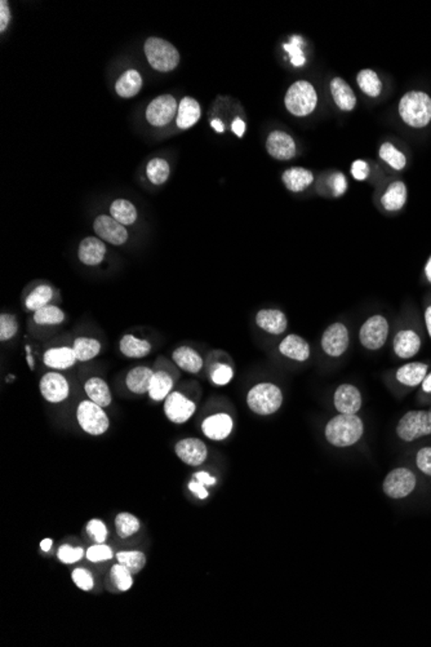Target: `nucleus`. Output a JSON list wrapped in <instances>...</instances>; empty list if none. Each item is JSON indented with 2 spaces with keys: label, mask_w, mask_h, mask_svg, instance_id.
Here are the masks:
<instances>
[{
  "label": "nucleus",
  "mask_w": 431,
  "mask_h": 647,
  "mask_svg": "<svg viewBox=\"0 0 431 647\" xmlns=\"http://www.w3.org/2000/svg\"><path fill=\"white\" fill-rule=\"evenodd\" d=\"M93 229L98 238L114 246H121L128 239V231L124 225L108 215H101L93 222Z\"/></svg>",
  "instance_id": "4468645a"
},
{
  "label": "nucleus",
  "mask_w": 431,
  "mask_h": 647,
  "mask_svg": "<svg viewBox=\"0 0 431 647\" xmlns=\"http://www.w3.org/2000/svg\"><path fill=\"white\" fill-rule=\"evenodd\" d=\"M115 531L120 539L132 538L141 530V521L130 512H120L114 519Z\"/></svg>",
  "instance_id": "e433bc0d"
},
{
  "label": "nucleus",
  "mask_w": 431,
  "mask_h": 647,
  "mask_svg": "<svg viewBox=\"0 0 431 647\" xmlns=\"http://www.w3.org/2000/svg\"><path fill=\"white\" fill-rule=\"evenodd\" d=\"M170 165L161 158L151 159L146 168V174L154 185H163L170 177Z\"/></svg>",
  "instance_id": "c03bdc74"
},
{
  "label": "nucleus",
  "mask_w": 431,
  "mask_h": 647,
  "mask_svg": "<svg viewBox=\"0 0 431 647\" xmlns=\"http://www.w3.org/2000/svg\"><path fill=\"white\" fill-rule=\"evenodd\" d=\"M425 323H426V329H428V333L431 338V305L426 307V311H425Z\"/></svg>",
  "instance_id": "e2e57ef3"
},
{
  "label": "nucleus",
  "mask_w": 431,
  "mask_h": 647,
  "mask_svg": "<svg viewBox=\"0 0 431 647\" xmlns=\"http://www.w3.org/2000/svg\"><path fill=\"white\" fill-rule=\"evenodd\" d=\"M19 332V322L12 314L3 313L0 316V341H8Z\"/></svg>",
  "instance_id": "8fccbe9b"
},
{
  "label": "nucleus",
  "mask_w": 431,
  "mask_h": 647,
  "mask_svg": "<svg viewBox=\"0 0 431 647\" xmlns=\"http://www.w3.org/2000/svg\"><path fill=\"white\" fill-rule=\"evenodd\" d=\"M105 255H106V246L102 239L96 237L84 238L79 244L78 257L80 263L88 266H95L102 263L105 259Z\"/></svg>",
  "instance_id": "6ab92c4d"
},
{
  "label": "nucleus",
  "mask_w": 431,
  "mask_h": 647,
  "mask_svg": "<svg viewBox=\"0 0 431 647\" xmlns=\"http://www.w3.org/2000/svg\"><path fill=\"white\" fill-rule=\"evenodd\" d=\"M76 421L84 433L93 437L105 434L110 428V419L105 408L91 399L82 401L76 407Z\"/></svg>",
  "instance_id": "20e7f679"
},
{
  "label": "nucleus",
  "mask_w": 431,
  "mask_h": 647,
  "mask_svg": "<svg viewBox=\"0 0 431 647\" xmlns=\"http://www.w3.org/2000/svg\"><path fill=\"white\" fill-rule=\"evenodd\" d=\"M65 320V313L58 307L47 305L35 311L34 322L40 326H57Z\"/></svg>",
  "instance_id": "79ce46f5"
},
{
  "label": "nucleus",
  "mask_w": 431,
  "mask_h": 647,
  "mask_svg": "<svg viewBox=\"0 0 431 647\" xmlns=\"http://www.w3.org/2000/svg\"><path fill=\"white\" fill-rule=\"evenodd\" d=\"M369 165L362 159H358L351 165V175L354 176V178L358 181H364L369 176Z\"/></svg>",
  "instance_id": "6e6d98bb"
},
{
  "label": "nucleus",
  "mask_w": 431,
  "mask_h": 647,
  "mask_svg": "<svg viewBox=\"0 0 431 647\" xmlns=\"http://www.w3.org/2000/svg\"><path fill=\"white\" fill-rule=\"evenodd\" d=\"M407 202V187L403 181H394L388 185L381 198V204L386 211H399Z\"/></svg>",
  "instance_id": "7c9ffc66"
},
{
  "label": "nucleus",
  "mask_w": 431,
  "mask_h": 647,
  "mask_svg": "<svg viewBox=\"0 0 431 647\" xmlns=\"http://www.w3.org/2000/svg\"><path fill=\"white\" fill-rule=\"evenodd\" d=\"M268 153L278 161H290L296 153V143L288 133L283 131H272L266 141Z\"/></svg>",
  "instance_id": "dca6fc26"
},
{
  "label": "nucleus",
  "mask_w": 431,
  "mask_h": 647,
  "mask_svg": "<svg viewBox=\"0 0 431 647\" xmlns=\"http://www.w3.org/2000/svg\"><path fill=\"white\" fill-rule=\"evenodd\" d=\"M57 560L64 565H75L86 557V549L83 547H74L69 543L60 545L57 549Z\"/></svg>",
  "instance_id": "a18cd8bd"
},
{
  "label": "nucleus",
  "mask_w": 431,
  "mask_h": 647,
  "mask_svg": "<svg viewBox=\"0 0 431 647\" xmlns=\"http://www.w3.org/2000/svg\"><path fill=\"white\" fill-rule=\"evenodd\" d=\"M378 155L385 163H388L391 168L397 171H401L407 165L406 155L398 150L391 143H382L378 150Z\"/></svg>",
  "instance_id": "37998d69"
},
{
  "label": "nucleus",
  "mask_w": 431,
  "mask_h": 647,
  "mask_svg": "<svg viewBox=\"0 0 431 647\" xmlns=\"http://www.w3.org/2000/svg\"><path fill=\"white\" fill-rule=\"evenodd\" d=\"M141 87H142V77L137 70H133V69L123 73L115 84L117 93L120 97H124V99L136 96L140 92Z\"/></svg>",
  "instance_id": "72a5a7b5"
},
{
  "label": "nucleus",
  "mask_w": 431,
  "mask_h": 647,
  "mask_svg": "<svg viewBox=\"0 0 431 647\" xmlns=\"http://www.w3.org/2000/svg\"><path fill=\"white\" fill-rule=\"evenodd\" d=\"M173 386H174V380L171 373L164 370H158L154 373V376L151 379L149 397L154 402H163L165 401L168 395L172 393Z\"/></svg>",
  "instance_id": "c756f323"
},
{
  "label": "nucleus",
  "mask_w": 431,
  "mask_h": 647,
  "mask_svg": "<svg viewBox=\"0 0 431 647\" xmlns=\"http://www.w3.org/2000/svg\"><path fill=\"white\" fill-rule=\"evenodd\" d=\"M176 113H178V108L174 97L163 95L151 101L146 110V119L151 126L163 127L173 121Z\"/></svg>",
  "instance_id": "f8f14e48"
},
{
  "label": "nucleus",
  "mask_w": 431,
  "mask_h": 647,
  "mask_svg": "<svg viewBox=\"0 0 431 647\" xmlns=\"http://www.w3.org/2000/svg\"><path fill=\"white\" fill-rule=\"evenodd\" d=\"M416 475L407 468H398L388 473L384 481V493L391 499H403L415 490Z\"/></svg>",
  "instance_id": "1a4fd4ad"
},
{
  "label": "nucleus",
  "mask_w": 431,
  "mask_h": 647,
  "mask_svg": "<svg viewBox=\"0 0 431 647\" xmlns=\"http://www.w3.org/2000/svg\"><path fill=\"white\" fill-rule=\"evenodd\" d=\"M399 438L404 442L431 434V411H410L400 419L397 427Z\"/></svg>",
  "instance_id": "0eeeda50"
},
{
  "label": "nucleus",
  "mask_w": 431,
  "mask_h": 647,
  "mask_svg": "<svg viewBox=\"0 0 431 647\" xmlns=\"http://www.w3.org/2000/svg\"><path fill=\"white\" fill-rule=\"evenodd\" d=\"M114 556H115L114 550L106 543H102V544L95 543L86 550V558L92 563L108 562L113 560Z\"/></svg>",
  "instance_id": "49530a36"
},
{
  "label": "nucleus",
  "mask_w": 431,
  "mask_h": 647,
  "mask_svg": "<svg viewBox=\"0 0 431 647\" xmlns=\"http://www.w3.org/2000/svg\"><path fill=\"white\" fill-rule=\"evenodd\" d=\"M174 452L189 467H200L208 458L207 445L202 439L183 438L174 445Z\"/></svg>",
  "instance_id": "ddd939ff"
},
{
  "label": "nucleus",
  "mask_w": 431,
  "mask_h": 647,
  "mask_svg": "<svg viewBox=\"0 0 431 647\" xmlns=\"http://www.w3.org/2000/svg\"><path fill=\"white\" fill-rule=\"evenodd\" d=\"M422 389L426 393H431V373L429 376H426L425 380L422 381Z\"/></svg>",
  "instance_id": "69168bd1"
},
{
  "label": "nucleus",
  "mask_w": 431,
  "mask_h": 647,
  "mask_svg": "<svg viewBox=\"0 0 431 647\" xmlns=\"http://www.w3.org/2000/svg\"><path fill=\"white\" fill-rule=\"evenodd\" d=\"M416 462H417V467H419L421 472L431 475V447L421 449L419 454H417Z\"/></svg>",
  "instance_id": "864d4df0"
},
{
  "label": "nucleus",
  "mask_w": 431,
  "mask_h": 647,
  "mask_svg": "<svg viewBox=\"0 0 431 647\" xmlns=\"http://www.w3.org/2000/svg\"><path fill=\"white\" fill-rule=\"evenodd\" d=\"M84 392H86L88 399L95 402L98 406L106 407L113 403V395L108 388V383L98 376L89 377L84 384Z\"/></svg>",
  "instance_id": "bb28decb"
},
{
  "label": "nucleus",
  "mask_w": 431,
  "mask_h": 647,
  "mask_svg": "<svg viewBox=\"0 0 431 647\" xmlns=\"http://www.w3.org/2000/svg\"><path fill=\"white\" fill-rule=\"evenodd\" d=\"M145 55L151 67L162 73L172 71L180 62L176 47L161 38H149L145 42Z\"/></svg>",
  "instance_id": "423d86ee"
},
{
  "label": "nucleus",
  "mask_w": 431,
  "mask_h": 647,
  "mask_svg": "<svg viewBox=\"0 0 431 647\" xmlns=\"http://www.w3.org/2000/svg\"><path fill=\"white\" fill-rule=\"evenodd\" d=\"M284 104L287 110L296 117H306L312 114L316 104L318 95L312 83L306 80H299L293 83L286 93Z\"/></svg>",
  "instance_id": "39448f33"
},
{
  "label": "nucleus",
  "mask_w": 431,
  "mask_h": 647,
  "mask_svg": "<svg viewBox=\"0 0 431 647\" xmlns=\"http://www.w3.org/2000/svg\"><path fill=\"white\" fill-rule=\"evenodd\" d=\"M356 83L369 97H378L382 92V82L378 77L377 73H375L371 69L362 70L356 77Z\"/></svg>",
  "instance_id": "ea45409f"
},
{
  "label": "nucleus",
  "mask_w": 431,
  "mask_h": 647,
  "mask_svg": "<svg viewBox=\"0 0 431 647\" xmlns=\"http://www.w3.org/2000/svg\"><path fill=\"white\" fill-rule=\"evenodd\" d=\"M154 370L148 366H137L130 370L126 376V385L130 393L137 395H149L151 379L154 376Z\"/></svg>",
  "instance_id": "b1692460"
},
{
  "label": "nucleus",
  "mask_w": 431,
  "mask_h": 647,
  "mask_svg": "<svg viewBox=\"0 0 431 647\" xmlns=\"http://www.w3.org/2000/svg\"><path fill=\"white\" fill-rule=\"evenodd\" d=\"M133 574L127 567L120 565L119 562L114 563L108 571V582L111 584L113 589L119 593L128 592L132 589L135 579Z\"/></svg>",
  "instance_id": "f704fd0d"
},
{
  "label": "nucleus",
  "mask_w": 431,
  "mask_h": 647,
  "mask_svg": "<svg viewBox=\"0 0 431 647\" xmlns=\"http://www.w3.org/2000/svg\"><path fill=\"white\" fill-rule=\"evenodd\" d=\"M234 429L233 417L224 412L207 417L202 423V432L205 437L211 440H224L226 439Z\"/></svg>",
  "instance_id": "a211bd4d"
},
{
  "label": "nucleus",
  "mask_w": 431,
  "mask_h": 647,
  "mask_svg": "<svg viewBox=\"0 0 431 647\" xmlns=\"http://www.w3.org/2000/svg\"><path fill=\"white\" fill-rule=\"evenodd\" d=\"M117 562L127 567L128 570L137 575L146 567L148 558L142 550H120L115 554Z\"/></svg>",
  "instance_id": "4c0bfd02"
},
{
  "label": "nucleus",
  "mask_w": 431,
  "mask_h": 647,
  "mask_svg": "<svg viewBox=\"0 0 431 647\" xmlns=\"http://www.w3.org/2000/svg\"><path fill=\"white\" fill-rule=\"evenodd\" d=\"M233 377L234 370L224 363H217L211 371V380L217 386H225L233 380Z\"/></svg>",
  "instance_id": "3c124183"
},
{
  "label": "nucleus",
  "mask_w": 431,
  "mask_h": 647,
  "mask_svg": "<svg viewBox=\"0 0 431 647\" xmlns=\"http://www.w3.org/2000/svg\"><path fill=\"white\" fill-rule=\"evenodd\" d=\"M428 375V364L420 362L404 364L397 371V380L407 386H417Z\"/></svg>",
  "instance_id": "2f4dec72"
},
{
  "label": "nucleus",
  "mask_w": 431,
  "mask_h": 647,
  "mask_svg": "<svg viewBox=\"0 0 431 647\" xmlns=\"http://www.w3.org/2000/svg\"><path fill=\"white\" fill-rule=\"evenodd\" d=\"M11 20V13H10V7L5 0L0 1V32H4L7 29V25Z\"/></svg>",
  "instance_id": "13d9d810"
},
{
  "label": "nucleus",
  "mask_w": 431,
  "mask_h": 647,
  "mask_svg": "<svg viewBox=\"0 0 431 647\" xmlns=\"http://www.w3.org/2000/svg\"><path fill=\"white\" fill-rule=\"evenodd\" d=\"M329 88H331L334 104L337 105L338 109L351 111L356 108V93L342 78H334L329 83Z\"/></svg>",
  "instance_id": "393cba45"
},
{
  "label": "nucleus",
  "mask_w": 431,
  "mask_h": 647,
  "mask_svg": "<svg viewBox=\"0 0 431 647\" xmlns=\"http://www.w3.org/2000/svg\"><path fill=\"white\" fill-rule=\"evenodd\" d=\"M173 362L177 367L189 373H199L203 368V358L190 346H178L172 353Z\"/></svg>",
  "instance_id": "a878e982"
},
{
  "label": "nucleus",
  "mask_w": 431,
  "mask_h": 647,
  "mask_svg": "<svg viewBox=\"0 0 431 647\" xmlns=\"http://www.w3.org/2000/svg\"><path fill=\"white\" fill-rule=\"evenodd\" d=\"M329 180H331V185L334 189V197H340V196L345 194V191L347 190V181H346L344 174L336 172V174L331 176Z\"/></svg>",
  "instance_id": "5fc2aeb1"
},
{
  "label": "nucleus",
  "mask_w": 431,
  "mask_h": 647,
  "mask_svg": "<svg viewBox=\"0 0 431 647\" xmlns=\"http://www.w3.org/2000/svg\"><path fill=\"white\" fill-rule=\"evenodd\" d=\"M194 478L198 482H200L205 486H213L217 482L216 477H212L209 473L207 472H196L194 474Z\"/></svg>",
  "instance_id": "bf43d9fd"
},
{
  "label": "nucleus",
  "mask_w": 431,
  "mask_h": 647,
  "mask_svg": "<svg viewBox=\"0 0 431 647\" xmlns=\"http://www.w3.org/2000/svg\"><path fill=\"white\" fill-rule=\"evenodd\" d=\"M211 126H212V127H213L216 131L218 132V133H221V132L225 131V127H224V123L220 121V119H213V121H211Z\"/></svg>",
  "instance_id": "0e129e2a"
},
{
  "label": "nucleus",
  "mask_w": 431,
  "mask_h": 647,
  "mask_svg": "<svg viewBox=\"0 0 431 647\" xmlns=\"http://www.w3.org/2000/svg\"><path fill=\"white\" fill-rule=\"evenodd\" d=\"M165 417L177 425L187 423L196 411V405L180 392H172L164 401Z\"/></svg>",
  "instance_id": "9d476101"
},
{
  "label": "nucleus",
  "mask_w": 431,
  "mask_h": 647,
  "mask_svg": "<svg viewBox=\"0 0 431 647\" xmlns=\"http://www.w3.org/2000/svg\"><path fill=\"white\" fill-rule=\"evenodd\" d=\"M43 362L48 368L54 371H65L78 362L75 353L73 346H60V348H49L44 353Z\"/></svg>",
  "instance_id": "aec40b11"
},
{
  "label": "nucleus",
  "mask_w": 431,
  "mask_h": 647,
  "mask_svg": "<svg viewBox=\"0 0 431 647\" xmlns=\"http://www.w3.org/2000/svg\"><path fill=\"white\" fill-rule=\"evenodd\" d=\"M388 322L384 316H373L362 326L359 338L362 345L369 351L381 349L388 340Z\"/></svg>",
  "instance_id": "6e6552de"
},
{
  "label": "nucleus",
  "mask_w": 431,
  "mask_h": 647,
  "mask_svg": "<svg viewBox=\"0 0 431 647\" xmlns=\"http://www.w3.org/2000/svg\"><path fill=\"white\" fill-rule=\"evenodd\" d=\"M399 115L413 128H423L431 121V97L420 91L407 92L399 102Z\"/></svg>",
  "instance_id": "f03ea898"
},
{
  "label": "nucleus",
  "mask_w": 431,
  "mask_h": 647,
  "mask_svg": "<svg viewBox=\"0 0 431 647\" xmlns=\"http://www.w3.org/2000/svg\"><path fill=\"white\" fill-rule=\"evenodd\" d=\"M302 45H303V40L300 35L292 36L291 43L284 44V49L291 56L292 65L302 66L305 64L306 58L302 52Z\"/></svg>",
  "instance_id": "603ef678"
},
{
  "label": "nucleus",
  "mask_w": 431,
  "mask_h": 647,
  "mask_svg": "<svg viewBox=\"0 0 431 647\" xmlns=\"http://www.w3.org/2000/svg\"><path fill=\"white\" fill-rule=\"evenodd\" d=\"M279 351L292 361L305 362L310 357V345L299 335H288L279 344Z\"/></svg>",
  "instance_id": "5701e85b"
},
{
  "label": "nucleus",
  "mask_w": 431,
  "mask_h": 647,
  "mask_svg": "<svg viewBox=\"0 0 431 647\" xmlns=\"http://www.w3.org/2000/svg\"><path fill=\"white\" fill-rule=\"evenodd\" d=\"M40 395L48 403H62L70 395V384L65 376L60 373L44 375L39 384Z\"/></svg>",
  "instance_id": "9b49d317"
},
{
  "label": "nucleus",
  "mask_w": 431,
  "mask_h": 647,
  "mask_svg": "<svg viewBox=\"0 0 431 647\" xmlns=\"http://www.w3.org/2000/svg\"><path fill=\"white\" fill-rule=\"evenodd\" d=\"M349 331L342 323H334L324 331L322 348L331 357L342 355L349 348Z\"/></svg>",
  "instance_id": "2eb2a0df"
},
{
  "label": "nucleus",
  "mask_w": 431,
  "mask_h": 647,
  "mask_svg": "<svg viewBox=\"0 0 431 647\" xmlns=\"http://www.w3.org/2000/svg\"><path fill=\"white\" fill-rule=\"evenodd\" d=\"M200 118V105L196 99L183 97L177 113V126L181 130L193 127Z\"/></svg>",
  "instance_id": "473e14b6"
},
{
  "label": "nucleus",
  "mask_w": 431,
  "mask_h": 647,
  "mask_svg": "<svg viewBox=\"0 0 431 647\" xmlns=\"http://www.w3.org/2000/svg\"><path fill=\"white\" fill-rule=\"evenodd\" d=\"M71 580L76 588L83 592H92L95 588V576L92 571L86 567H76L71 571Z\"/></svg>",
  "instance_id": "de8ad7c7"
},
{
  "label": "nucleus",
  "mask_w": 431,
  "mask_h": 647,
  "mask_svg": "<svg viewBox=\"0 0 431 647\" xmlns=\"http://www.w3.org/2000/svg\"><path fill=\"white\" fill-rule=\"evenodd\" d=\"M231 130L233 132L237 134V137H242L246 132V123L237 118L235 121H233V126H231Z\"/></svg>",
  "instance_id": "052dcab7"
},
{
  "label": "nucleus",
  "mask_w": 431,
  "mask_h": 647,
  "mask_svg": "<svg viewBox=\"0 0 431 647\" xmlns=\"http://www.w3.org/2000/svg\"><path fill=\"white\" fill-rule=\"evenodd\" d=\"M421 349L420 336L412 329H401L394 338V351L401 360H410Z\"/></svg>",
  "instance_id": "4be33fe9"
},
{
  "label": "nucleus",
  "mask_w": 431,
  "mask_h": 647,
  "mask_svg": "<svg viewBox=\"0 0 431 647\" xmlns=\"http://www.w3.org/2000/svg\"><path fill=\"white\" fill-rule=\"evenodd\" d=\"M39 547H40L42 552H44V553H48V552H51V549H52V547H54V539H43V540L40 541V545H39Z\"/></svg>",
  "instance_id": "680f3d73"
},
{
  "label": "nucleus",
  "mask_w": 431,
  "mask_h": 647,
  "mask_svg": "<svg viewBox=\"0 0 431 647\" xmlns=\"http://www.w3.org/2000/svg\"><path fill=\"white\" fill-rule=\"evenodd\" d=\"M283 403V393L278 385L259 383L247 395V405L252 412L259 416H269L279 411Z\"/></svg>",
  "instance_id": "7ed1b4c3"
},
{
  "label": "nucleus",
  "mask_w": 431,
  "mask_h": 647,
  "mask_svg": "<svg viewBox=\"0 0 431 647\" xmlns=\"http://www.w3.org/2000/svg\"><path fill=\"white\" fill-rule=\"evenodd\" d=\"M187 487H189V490H190V493H191V494H194L195 496H196L198 499H200V500H205V499H207V497L209 496V493H208V490L205 489L207 486H205V484H202V483L200 482H198L196 480H193V481H190V482H189V484H187Z\"/></svg>",
  "instance_id": "4d7b16f0"
},
{
  "label": "nucleus",
  "mask_w": 431,
  "mask_h": 647,
  "mask_svg": "<svg viewBox=\"0 0 431 647\" xmlns=\"http://www.w3.org/2000/svg\"><path fill=\"white\" fill-rule=\"evenodd\" d=\"M111 217L117 220L121 225H132L137 220V209L126 199H117L110 207Z\"/></svg>",
  "instance_id": "58836bf2"
},
{
  "label": "nucleus",
  "mask_w": 431,
  "mask_h": 647,
  "mask_svg": "<svg viewBox=\"0 0 431 647\" xmlns=\"http://www.w3.org/2000/svg\"><path fill=\"white\" fill-rule=\"evenodd\" d=\"M78 362H89L101 351V342L93 338H76L73 344Z\"/></svg>",
  "instance_id": "c9c22d12"
},
{
  "label": "nucleus",
  "mask_w": 431,
  "mask_h": 647,
  "mask_svg": "<svg viewBox=\"0 0 431 647\" xmlns=\"http://www.w3.org/2000/svg\"><path fill=\"white\" fill-rule=\"evenodd\" d=\"M86 532L89 539H92V541H95L97 544L106 543L108 538V526L100 518H92L86 522Z\"/></svg>",
  "instance_id": "09e8293b"
},
{
  "label": "nucleus",
  "mask_w": 431,
  "mask_h": 647,
  "mask_svg": "<svg viewBox=\"0 0 431 647\" xmlns=\"http://www.w3.org/2000/svg\"><path fill=\"white\" fill-rule=\"evenodd\" d=\"M119 351L127 358L140 360L150 354L152 346H151L150 341L139 339L135 335L128 333V335H124L119 342Z\"/></svg>",
  "instance_id": "c85d7f7f"
},
{
  "label": "nucleus",
  "mask_w": 431,
  "mask_h": 647,
  "mask_svg": "<svg viewBox=\"0 0 431 647\" xmlns=\"http://www.w3.org/2000/svg\"><path fill=\"white\" fill-rule=\"evenodd\" d=\"M54 297V291L48 285H38L34 291L30 292V295L26 297V307L30 311H36L42 307L49 305L51 300Z\"/></svg>",
  "instance_id": "a19ab883"
},
{
  "label": "nucleus",
  "mask_w": 431,
  "mask_h": 647,
  "mask_svg": "<svg viewBox=\"0 0 431 647\" xmlns=\"http://www.w3.org/2000/svg\"><path fill=\"white\" fill-rule=\"evenodd\" d=\"M425 274H426L428 281L431 283V257L429 259L428 263H426V266H425Z\"/></svg>",
  "instance_id": "774afa93"
},
{
  "label": "nucleus",
  "mask_w": 431,
  "mask_h": 647,
  "mask_svg": "<svg viewBox=\"0 0 431 647\" xmlns=\"http://www.w3.org/2000/svg\"><path fill=\"white\" fill-rule=\"evenodd\" d=\"M26 353H27V355H26V360H27V363H29V367H30V370H32V371H34V358L33 355H32V349H30V346H29V345L26 346Z\"/></svg>",
  "instance_id": "338daca9"
},
{
  "label": "nucleus",
  "mask_w": 431,
  "mask_h": 647,
  "mask_svg": "<svg viewBox=\"0 0 431 647\" xmlns=\"http://www.w3.org/2000/svg\"><path fill=\"white\" fill-rule=\"evenodd\" d=\"M334 407L340 414L356 415L362 407V395L354 385H340L334 392Z\"/></svg>",
  "instance_id": "f3484780"
},
{
  "label": "nucleus",
  "mask_w": 431,
  "mask_h": 647,
  "mask_svg": "<svg viewBox=\"0 0 431 647\" xmlns=\"http://www.w3.org/2000/svg\"><path fill=\"white\" fill-rule=\"evenodd\" d=\"M363 421L356 415L340 414L325 427V438L336 447H349L362 438Z\"/></svg>",
  "instance_id": "f257e3e1"
},
{
  "label": "nucleus",
  "mask_w": 431,
  "mask_h": 647,
  "mask_svg": "<svg viewBox=\"0 0 431 647\" xmlns=\"http://www.w3.org/2000/svg\"><path fill=\"white\" fill-rule=\"evenodd\" d=\"M256 325L271 335H281L288 327L286 314L277 309H262L256 316Z\"/></svg>",
  "instance_id": "412c9836"
},
{
  "label": "nucleus",
  "mask_w": 431,
  "mask_h": 647,
  "mask_svg": "<svg viewBox=\"0 0 431 647\" xmlns=\"http://www.w3.org/2000/svg\"><path fill=\"white\" fill-rule=\"evenodd\" d=\"M281 180L288 190H291L293 193H300L313 184L314 175L313 172L307 168L292 167L287 171H284Z\"/></svg>",
  "instance_id": "cd10ccee"
}]
</instances>
